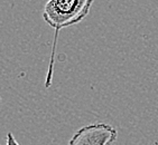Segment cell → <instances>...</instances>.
Returning <instances> with one entry per match:
<instances>
[{"instance_id": "6da1fadb", "label": "cell", "mask_w": 158, "mask_h": 145, "mask_svg": "<svg viewBox=\"0 0 158 145\" xmlns=\"http://www.w3.org/2000/svg\"><path fill=\"white\" fill-rule=\"evenodd\" d=\"M94 0H48L43 9V19L55 30L49 66L45 80V87L52 84L54 57L60 30L80 24L89 15Z\"/></svg>"}, {"instance_id": "7a4b0ae2", "label": "cell", "mask_w": 158, "mask_h": 145, "mask_svg": "<svg viewBox=\"0 0 158 145\" xmlns=\"http://www.w3.org/2000/svg\"><path fill=\"white\" fill-rule=\"evenodd\" d=\"M117 139L116 127L106 123H93L76 131L67 145H111Z\"/></svg>"}, {"instance_id": "3957f363", "label": "cell", "mask_w": 158, "mask_h": 145, "mask_svg": "<svg viewBox=\"0 0 158 145\" xmlns=\"http://www.w3.org/2000/svg\"><path fill=\"white\" fill-rule=\"evenodd\" d=\"M6 145H20L18 142H17V139H15V136L11 132L9 133H7L6 136Z\"/></svg>"}]
</instances>
